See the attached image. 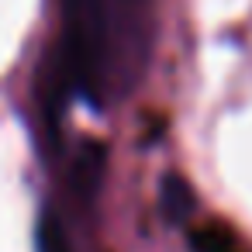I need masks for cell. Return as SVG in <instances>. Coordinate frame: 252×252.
<instances>
[{"mask_svg":"<svg viewBox=\"0 0 252 252\" xmlns=\"http://www.w3.org/2000/svg\"><path fill=\"white\" fill-rule=\"evenodd\" d=\"M152 49L149 0H63V42L52 49L73 97L90 107L128 94Z\"/></svg>","mask_w":252,"mask_h":252,"instance_id":"cell-1","label":"cell"},{"mask_svg":"<svg viewBox=\"0 0 252 252\" xmlns=\"http://www.w3.org/2000/svg\"><path fill=\"white\" fill-rule=\"evenodd\" d=\"M190 245H193V252H238L235 238L224 228H200V231H193Z\"/></svg>","mask_w":252,"mask_h":252,"instance_id":"cell-4","label":"cell"},{"mask_svg":"<svg viewBox=\"0 0 252 252\" xmlns=\"http://www.w3.org/2000/svg\"><path fill=\"white\" fill-rule=\"evenodd\" d=\"M100 173H104V149L97 142H87L73 159V187L83 197H94V190L100 183Z\"/></svg>","mask_w":252,"mask_h":252,"instance_id":"cell-2","label":"cell"},{"mask_svg":"<svg viewBox=\"0 0 252 252\" xmlns=\"http://www.w3.org/2000/svg\"><path fill=\"white\" fill-rule=\"evenodd\" d=\"M159 207H162L166 221H173V224H180L183 218H190V211H193V190H190V183L180 180V176H166L162 187H159Z\"/></svg>","mask_w":252,"mask_h":252,"instance_id":"cell-3","label":"cell"}]
</instances>
